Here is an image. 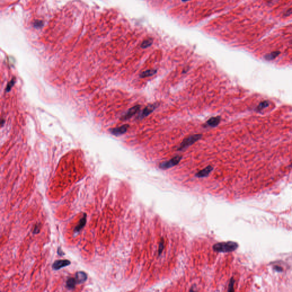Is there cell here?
<instances>
[{
	"label": "cell",
	"mask_w": 292,
	"mask_h": 292,
	"mask_svg": "<svg viewBox=\"0 0 292 292\" xmlns=\"http://www.w3.org/2000/svg\"><path fill=\"white\" fill-rule=\"evenodd\" d=\"M238 244L235 242H219L215 244L213 246V249L217 252H230L237 249Z\"/></svg>",
	"instance_id": "obj_1"
},
{
	"label": "cell",
	"mask_w": 292,
	"mask_h": 292,
	"mask_svg": "<svg viewBox=\"0 0 292 292\" xmlns=\"http://www.w3.org/2000/svg\"><path fill=\"white\" fill-rule=\"evenodd\" d=\"M202 134H195V135H190L188 136L181 142L180 146L178 147V150L182 151L184 150L187 147L194 144L195 142H196L197 141L200 140L202 138Z\"/></svg>",
	"instance_id": "obj_2"
},
{
	"label": "cell",
	"mask_w": 292,
	"mask_h": 292,
	"mask_svg": "<svg viewBox=\"0 0 292 292\" xmlns=\"http://www.w3.org/2000/svg\"><path fill=\"white\" fill-rule=\"evenodd\" d=\"M181 159H182V157L180 156V155L176 156L169 161L160 163L159 164V167L161 169H169V168L173 167L174 166H175L176 165L179 164Z\"/></svg>",
	"instance_id": "obj_3"
},
{
	"label": "cell",
	"mask_w": 292,
	"mask_h": 292,
	"mask_svg": "<svg viewBox=\"0 0 292 292\" xmlns=\"http://www.w3.org/2000/svg\"><path fill=\"white\" fill-rule=\"evenodd\" d=\"M158 106L157 103H154V104H150L147 105L141 112V114L139 115L138 119H142L147 117L148 115H150L152 112H153Z\"/></svg>",
	"instance_id": "obj_4"
},
{
	"label": "cell",
	"mask_w": 292,
	"mask_h": 292,
	"mask_svg": "<svg viewBox=\"0 0 292 292\" xmlns=\"http://www.w3.org/2000/svg\"><path fill=\"white\" fill-rule=\"evenodd\" d=\"M141 106L140 105H136L135 106L131 108L128 110V111L126 112L124 115L122 116L121 118L122 120H126L127 119H129V118H131L132 116H134L137 112L140 110Z\"/></svg>",
	"instance_id": "obj_5"
},
{
	"label": "cell",
	"mask_w": 292,
	"mask_h": 292,
	"mask_svg": "<svg viewBox=\"0 0 292 292\" xmlns=\"http://www.w3.org/2000/svg\"><path fill=\"white\" fill-rule=\"evenodd\" d=\"M71 264V262L68 260H56L52 265L53 269L54 270L61 269L62 268L68 266Z\"/></svg>",
	"instance_id": "obj_6"
},
{
	"label": "cell",
	"mask_w": 292,
	"mask_h": 292,
	"mask_svg": "<svg viewBox=\"0 0 292 292\" xmlns=\"http://www.w3.org/2000/svg\"><path fill=\"white\" fill-rule=\"evenodd\" d=\"M129 128V124H124L122 126L110 129V132L114 135H122L127 132Z\"/></svg>",
	"instance_id": "obj_7"
},
{
	"label": "cell",
	"mask_w": 292,
	"mask_h": 292,
	"mask_svg": "<svg viewBox=\"0 0 292 292\" xmlns=\"http://www.w3.org/2000/svg\"><path fill=\"white\" fill-rule=\"evenodd\" d=\"M75 278L76 280L77 283L79 284H81L84 283L87 280V275L86 274V273H84V272H82V271H80V272H78L76 273Z\"/></svg>",
	"instance_id": "obj_8"
},
{
	"label": "cell",
	"mask_w": 292,
	"mask_h": 292,
	"mask_svg": "<svg viewBox=\"0 0 292 292\" xmlns=\"http://www.w3.org/2000/svg\"><path fill=\"white\" fill-rule=\"evenodd\" d=\"M212 170H213V167L211 166H209L208 167H205V169H204L200 171L199 172H198L196 174V176L198 177V178L206 177L211 173V172Z\"/></svg>",
	"instance_id": "obj_9"
},
{
	"label": "cell",
	"mask_w": 292,
	"mask_h": 292,
	"mask_svg": "<svg viewBox=\"0 0 292 292\" xmlns=\"http://www.w3.org/2000/svg\"><path fill=\"white\" fill-rule=\"evenodd\" d=\"M86 223V214H84L83 217H82L81 219L79 220L78 224L77 225V226L75 227L74 229V232L75 233H78L81 230L83 229Z\"/></svg>",
	"instance_id": "obj_10"
},
{
	"label": "cell",
	"mask_w": 292,
	"mask_h": 292,
	"mask_svg": "<svg viewBox=\"0 0 292 292\" xmlns=\"http://www.w3.org/2000/svg\"><path fill=\"white\" fill-rule=\"evenodd\" d=\"M221 118L220 117H212L208 119V121L207 122V124L208 126L210 127H216L219 125V124L220 122Z\"/></svg>",
	"instance_id": "obj_11"
},
{
	"label": "cell",
	"mask_w": 292,
	"mask_h": 292,
	"mask_svg": "<svg viewBox=\"0 0 292 292\" xmlns=\"http://www.w3.org/2000/svg\"><path fill=\"white\" fill-rule=\"evenodd\" d=\"M157 73V70L155 69H150L147 70L145 71H143L140 74V77L141 78H146V77H151L152 75H155L156 73Z\"/></svg>",
	"instance_id": "obj_12"
},
{
	"label": "cell",
	"mask_w": 292,
	"mask_h": 292,
	"mask_svg": "<svg viewBox=\"0 0 292 292\" xmlns=\"http://www.w3.org/2000/svg\"><path fill=\"white\" fill-rule=\"evenodd\" d=\"M76 284H77V281H76L75 278H68V280L66 281V287L68 289L71 290V289H73L75 287Z\"/></svg>",
	"instance_id": "obj_13"
},
{
	"label": "cell",
	"mask_w": 292,
	"mask_h": 292,
	"mask_svg": "<svg viewBox=\"0 0 292 292\" xmlns=\"http://www.w3.org/2000/svg\"><path fill=\"white\" fill-rule=\"evenodd\" d=\"M152 42H153L152 39H151V38H148V39L144 40L142 42V44L141 45V47L143 49H146V48H147L148 47L150 46L152 44Z\"/></svg>",
	"instance_id": "obj_14"
},
{
	"label": "cell",
	"mask_w": 292,
	"mask_h": 292,
	"mask_svg": "<svg viewBox=\"0 0 292 292\" xmlns=\"http://www.w3.org/2000/svg\"><path fill=\"white\" fill-rule=\"evenodd\" d=\"M279 54H280L279 51H275V52H273L269 54H268L267 56H266L265 58L268 59V60H272V59H273L274 58H275L276 56H278Z\"/></svg>",
	"instance_id": "obj_15"
},
{
	"label": "cell",
	"mask_w": 292,
	"mask_h": 292,
	"mask_svg": "<svg viewBox=\"0 0 292 292\" xmlns=\"http://www.w3.org/2000/svg\"><path fill=\"white\" fill-rule=\"evenodd\" d=\"M15 82H16V78H13L10 81V82L7 85V87H6V89L7 92L11 91V88H12V87L15 84Z\"/></svg>",
	"instance_id": "obj_16"
},
{
	"label": "cell",
	"mask_w": 292,
	"mask_h": 292,
	"mask_svg": "<svg viewBox=\"0 0 292 292\" xmlns=\"http://www.w3.org/2000/svg\"><path fill=\"white\" fill-rule=\"evenodd\" d=\"M268 105V103H267V102H263L259 105V106L257 107V109L258 110H261L263 109L264 107L267 106Z\"/></svg>",
	"instance_id": "obj_17"
},
{
	"label": "cell",
	"mask_w": 292,
	"mask_h": 292,
	"mask_svg": "<svg viewBox=\"0 0 292 292\" xmlns=\"http://www.w3.org/2000/svg\"><path fill=\"white\" fill-rule=\"evenodd\" d=\"M234 283H235V281H234L233 278H232L231 279V280H230V285H229V289H228V291L229 292H231V291H233L234 290V289H233Z\"/></svg>",
	"instance_id": "obj_18"
},
{
	"label": "cell",
	"mask_w": 292,
	"mask_h": 292,
	"mask_svg": "<svg viewBox=\"0 0 292 292\" xmlns=\"http://www.w3.org/2000/svg\"><path fill=\"white\" fill-rule=\"evenodd\" d=\"M163 248H164V242L163 241V242H160V243L159 244V254L162 252Z\"/></svg>",
	"instance_id": "obj_19"
},
{
	"label": "cell",
	"mask_w": 292,
	"mask_h": 292,
	"mask_svg": "<svg viewBox=\"0 0 292 292\" xmlns=\"http://www.w3.org/2000/svg\"><path fill=\"white\" fill-rule=\"evenodd\" d=\"M292 14V9H289L285 13V14H284V16L285 17H287V16H290V14Z\"/></svg>",
	"instance_id": "obj_20"
},
{
	"label": "cell",
	"mask_w": 292,
	"mask_h": 292,
	"mask_svg": "<svg viewBox=\"0 0 292 292\" xmlns=\"http://www.w3.org/2000/svg\"><path fill=\"white\" fill-rule=\"evenodd\" d=\"M182 1H184V2H185V1H190V0H182Z\"/></svg>",
	"instance_id": "obj_21"
}]
</instances>
